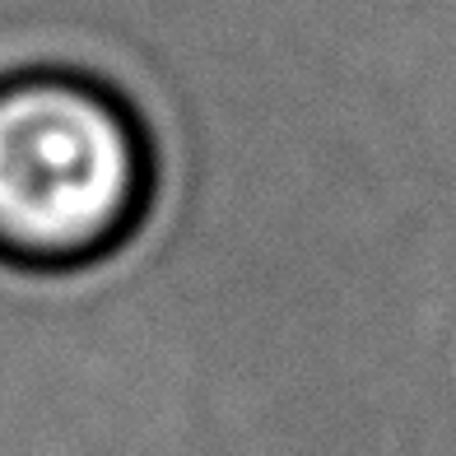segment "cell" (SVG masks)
I'll return each mask as SVG.
<instances>
[{"instance_id": "obj_1", "label": "cell", "mask_w": 456, "mask_h": 456, "mask_svg": "<svg viewBox=\"0 0 456 456\" xmlns=\"http://www.w3.org/2000/svg\"><path fill=\"white\" fill-rule=\"evenodd\" d=\"M150 205V144L94 79L37 70L0 85V261L75 271L112 256Z\"/></svg>"}]
</instances>
